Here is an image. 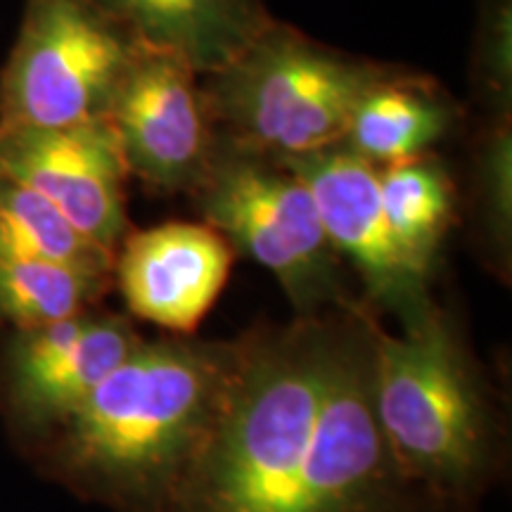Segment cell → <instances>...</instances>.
<instances>
[{
	"label": "cell",
	"instance_id": "ba28073f",
	"mask_svg": "<svg viewBox=\"0 0 512 512\" xmlns=\"http://www.w3.org/2000/svg\"><path fill=\"white\" fill-rule=\"evenodd\" d=\"M283 164L309 188L325 235L339 259L354 268L361 280L358 299L375 316L389 313L406 328L437 306L432 273L415 264L389 228L375 164L342 143Z\"/></svg>",
	"mask_w": 512,
	"mask_h": 512
},
{
	"label": "cell",
	"instance_id": "2e32d148",
	"mask_svg": "<svg viewBox=\"0 0 512 512\" xmlns=\"http://www.w3.org/2000/svg\"><path fill=\"white\" fill-rule=\"evenodd\" d=\"M0 252L38 256L112 275L114 256L95 247L48 200L0 174Z\"/></svg>",
	"mask_w": 512,
	"mask_h": 512
},
{
	"label": "cell",
	"instance_id": "7c38bea8",
	"mask_svg": "<svg viewBox=\"0 0 512 512\" xmlns=\"http://www.w3.org/2000/svg\"><path fill=\"white\" fill-rule=\"evenodd\" d=\"M460 107L432 76L384 64L351 110L342 145L375 166L415 159L460 126Z\"/></svg>",
	"mask_w": 512,
	"mask_h": 512
},
{
	"label": "cell",
	"instance_id": "ac0fdd59",
	"mask_svg": "<svg viewBox=\"0 0 512 512\" xmlns=\"http://www.w3.org/2000/svg\"><path fill=\"white\" fill-rule=\"evenodd\" d=\"M472 86L484 119H512V8L484 0L472 60Z\"/></svg>",
	"mask_w": 512,
	"mask_h": 512
},
{
	"label": "cell",
	"instance_id": "9a60e30c",
	"mask_svg": "<svg viewBox=\"0 0 512 512\" xmlns=\"http://www.w3.org/2000/svg\"><path fill=\"white\" fill-rule=\"evenodd\" d=\"M110 287L107 273L0 252V325L24 330L69 318L98 306Z\"/></svg>",
	"mask_w": 512,
	"mask_h": 512
},
{
	"label": "cell",
	"instance_id": "6da1fadb",
	"mask_svg": "<svg viewBox=\"0 0 512 512\" xmlns=\"http://www.w3.org/2000/svg\"><path fill=\"white\" fill-rule=\"evenodd\" d=\"M377 328L356 299L245 332L219 415L162 512H420L377 422Z\"/></svg>",
	"mask_w": 512,
	"mask_h": 512
},
{
	"label": "cell",
	"instance_id": "4fadbf2b",
	"mask_svg": "<svg viewBox=\"0 0 512 512\" xmlns=\"http://www.w3.org/2000/svg\"><path fill=\"white\" fill-rule=\"evenodd\" d=\"M138 43L166 50L207 76L273 24L264 0H93Z\"/></svg>",
	"mask_w": 512,
	"mask_h": 512
},
{
	"label": "cell",
	"instance_id": "5b68a950",
	"mask_svg": "<svg viewBox=\"0 0 512 512\" xmlns=\"http://www.w3.org/2000/svg\"><path fill=\"white\" fill-rule=\"evenodd\" d=\"M190 197L235 254L278 280L297 316L356 302L309 188L283 162L216 136L207 176Z\"/></svg>",
	"mask_w": 512,
	"mask_h": 512
},
{
	"label": "cell",
	"instance_id": "e0dca14e",
	"mask_svg": "<svg viewBox=\"0 0 512 512\" xmlns=\"http://www.w3.org/2000/svg\"><path fill=\"white\" fill-rule=\"evenodd\" d=\"M512 124L484 119L472 145V207L491 264L498 273L510 268L512 214Z\"/></svg>",
	"mask_w": 512,
	"mask_h": 512
},
{
	"label": "cell",
	"instance_id": "30bf717a",
	"mask_svg": "<svg viewBox=\"0 0 512 512\" xmlns=\"http://www.w3.org/2000/svg\"><path fill=\"white\" fill-rule=\"evenodd\" d=\"M0 174L38 192L83 238L112 256L131 230V176L107 117L57 128L0 124Z\"/></svg>",
	"mask_w": 512,
	"mask_h": 512
},
{
	"label": "cell",
	"instance_id": "52a82bcc",
	"mask_svg": "<svg viewBox=\"0 0 512 512\" xmlns=\"http://www.w3.org/2000/svg\"><path fill=\"white\" fill-rule=\"evenodd\" d=\"M145 337L100 306L10 330L0 354V411L17 437L41 444Z\"/></svg>",
	"mask_w": 512,
	"mask_h": 512
},
{
	"label": "cell",
	"instance_id": "9c48e42d",
	"mask_svg": "<svg viewBox=\"0 0 512 512\" xmlns=\"http://www.w3.org/2000/svg\"><path fill=\"white\" fill-rule=\"evenodd\" d=\"M107 121L117 136L128 176L150 190L190 195L207 176L216 131L200 74L178 55L138 43Z\"/></svg>",
	"mask_w": 512,
	"mask_h": 512
},
{
	"label": "cell",
	"instance_id": "5bb4252c",
	"mask_svg": "<svg viewBox=\"0 0 512 512\" xmlns=\"http://www.w3.org/2000/svg\"><path fill=\"white\" fill-rule=\"evenodd\" d=\"M377 188L394 238L415 264L434 271L437 256L458 214L451 171L434 155L377 166Z\"/></svg>",
	"mask_w": 512,
	"mask_h": 512
},
{
	"label": "cell",
	"instance_id": "3957f363",
	"mask_svg": "<svg viewBox=\"0 0 512 512\" xmlns=\"http://www.w3.org/2000/svg\"><path fill=\"white\" fill-rule=\"evenodd\" d=\"M375 413L394 463L420 498L465 505L503 456L501 420L444 309L399 335L377 328Z\"/></svg>",
	"mask_w": 512,
	"mask_h": 512
},
{
	"label": "cell",
	"instance_id": "8992f818",
	"mask_svg": "<svg viewBox=\"0 0 512 512\" xmlns=\"http://www.w3.org/2000/svg\"><path fill=\"white\" fill-rule=\"evenodd\" d=\"M138 41L93 0H27L0 72V124L105 119Z\"/></svg>",
	"mask_w": 512,
	"mask_h": 512
},
{
	"label": "cell",
	"instance_id": "7a4b0ae2",
	"mask_svg": "<svg viewBox=\"0 0 512 512\" xmlns=\"http://www.w3.org/2000/svg\"><path fill=\"white\" fill-rule=\"evenodd\" d=\"M240 339H143L34 451L48 475L117 512H162L214 425Z\"/></svg>",
	"mask_w": 512,
	"mask_h": 512
},
{
	"label": "cell",
	"instance_id": "277c9868",
	"mask_svg": "<svg viewBox=\"0 0 512 512\" xmlns=\"http://www.w3.org/2000/svg\"><path fill=\"white\" fill-rule=\"evenodd\" d=\"M382 67L273 19L200 86L216 136L283 162L342 143L358 95Z\"/></svg>",
	"mask_w": 512,
	"mask_h": 512
},
{
	"label": "cell",
	"instance_id": "8fae6325",
	"mask_svg": "<svg viewBox=\"0 0 512 512\" xmlns=\"http://www.w3.org/2000/svg\"><path fill=\"white\" fill-rule=\"evenodd\" d=\"M235 249L204 221L128 230L114 252L112 285L131 316L169 335H195L233 271Z\"/></svg>",
	"mask_w": 512,
	"mask_h": 512
}]
</instances>
